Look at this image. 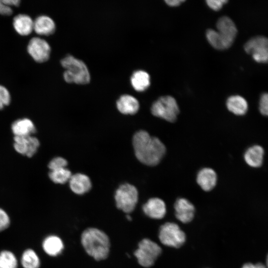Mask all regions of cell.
Returning <instances> with one entry per match:
<instances>
[{
    "label": "cell",
    "instance_id": "1",
    "mask_svg": "<svg viewBox=\"0 0 268 268\" xmlns=\"http://www.w3.org/2000/svg\"><path fill=\"white\" fill-rule=\"evenodd\" d=\"M133 145L137 159L148 166L158 164L166 152V147L162 141L143 130L134 134Z\"/></svg>",
    "mask_w": 268,
    "mask_h": 268
},
{
    "label": "cell",
    "instance_id": "2",
    "mask_svg": "<svg viewBox=\"0 0 268 268\" xmlns=\"http://www.w3.org/2000/svg\"><path fill=\"white\" fill-rule=\"evenodd\" d=\"M81 242L86 252L95 260H103L108 257L110 240L103 231L95 228H87L81 234Z\"/></svg>",
    "mask_w": 268,
    "mask_h": 268
},
{
    "label": "cell",
    "instance_id": "3",
    "mask_svg": "<svg viewBox=\"0 0 268 268\" xmlns=\"http://www.w3.org/2000/svg\"><path fill=\"white\" fill-rule=\"evenodd\" d=\"M65 68L64 72L65 80L69 83L85 84L90 81V75L85 64L72 55H68L61 61Z\"/></svg>",
    "mask_w": 268,
    "mask_h": 268
},
{
    "label": "cell",
    "instance_id": "4",
    "mask_svg": "<svg viewBox=\"0 0 268 268\" xmlns=\"http://www.w3.org/2000/svg\"><path fill=\"white\" fill-rule=\"evenodd\" d=\"M151 112L155 117L174 122L179 113V108L175 98L171 96H164L152 104Z\"/></svg>",
    "mask_w": 268,
    "mask_h": 268
},
{
    "label": "cell",
    "instance_id": "5",
    "mask_svg": "<svg viewBox=\"0 0 268 268\" xmlns=\"http://www.w3.org/2000/svg\"><path fill=\"white\" fill-rule=\"evenodd\" d=\"M138 196V191L134 186L128 183L121 185L115 193L117 207L127 213L132 212L137 203Z\"/></svg>",
    "mask_w": 268,
    "mask_h": 268
},
{
    "label": "cell",
    "instance_id": "6",
    "mask_svg": "<svg viewBox=\"0 0 268 268\" xmlns=\"http://www.w3.org/2000/svg\"><path fill=\"white\" fill-rule=\"evenodd\" d=\"M161 247L150 239H142L134 254L140 265L148 268L152 266L161 253Z\"/></svg>",
    "mask_w": 268,
    "mask_h": 268
},
{
    "label": "cell",
    "instance_id": "7",
    "mask_svg": "<svg viewBox=\"0 0 268 268\" xmlns=\"http://www.w3.org/2000/svg\"><path fill=\"white\" fill-rule=\"evenodd\" d=\"M159 238L165 246L179 248L185 242L186 235L176 223L166 222L159 228Z\"/></svg>",
    "mask_w": 268,
    "mask_h": 268
},
{
    "label": "cell",
    "instance_id": "8",
    "mask_svg": "<svg viewBox=\"0 0 268 268\" xmlns=\"http://www.w3.org/2000/svg\"><path fill=\"white\" fill-rule=\"evenodd\" d=\"M245 51L252 56L254 61L268 63V38L257 36L250 39L244 46Z\"/></svg>",
    "mask_w": 268,
    "mask_h": 268
},
{
    "label": "cell",
    "instance_id": "9",
    "mask_svg": "<svg viewBox=\"0 0 268 268\" xmlns=\"http://www.w3.org/2000/svg\"><path fill=\"white\" fill-rule=\"evenodd\" d=\"M27 51L35 61L43 63L50 58L51 47L44 39L39 37H33L29 41Z\"/></svg>",
    "mask_w": 268,
    "mask_h": 268
},
{
    "label": "cell",
    "instance_id": "10",
    "mask_svg": "<svg viewBox=\"0 0 268 268\" xmlns=\"http://www.w3.org/2000/svg\"><path fill=\"white\" fill-rule=\"evenodd\" d=\"M216 30L230 48L237 34V29L233 20L227 16L220 17L217 22Z\"/></svg>",
    "mask_w": 268,
    "mask_h": 268
},
{
    "label": "cell",
    "instance_id": "11",
    "mask_svg": "<svg viewBox=\"0 0 268 268\" xmlns=\"http://www.w3.org/2000/svg\"><path fill=\"white\" fill-rule=\"evenodd\" d=\"M14 148L19 153L31 157L36 152L40 143L31 135L14 137Z\"/></svg>",
    "mask_w": 268,
    "mask_h": 268
},
{
    "label": "cell",
    "instance_id": "12",
    "mask_svg": "<svg viewBox=\"0 0 268 268\" xmlns=\"http://www.w3.org/2000/svg\"><path fill=\"white\" fill-rule=\"evenodd\" d=\"M175 216L181 222L187 223L191 222L194 217L195 208L192 203L185 198H179L174 203Z\"/></svg>",
    "mask_w": 268,
    "mask_h": 268
},
{
    "label": "cell",
    "instance_id": "13",
    "mask_svg": "<svg viewBox=\"0 0 268 268\" xmlns=\"http://www.w3.org/2000/svg\"><path fill=\"white\" fill-rule=\"evenodd\" d=\"M142 210L147 216L153 219H161L166 213V206L164 201L158 198L149 199L143 204Z\"/></svg>",
    "mask_w": 268,
    "mask_h": 268
},
{
    "label": "cell",
    "instance_id": "14",
    "mask_svg": "<svg viewBox=\"0 0 268 268\" xmlns=\"http://www.w3.org/2000/svg\"><path fill=\"white\" fill-rule=\"evenodd\" d=\"M217 175L211 168H204L198 172L197 176V182L204 191H210L216 185Z\"/></svg>",
    "mask_w": 268,
    "mask_h": 268
},
{
    "label": "cell",
    "instance_id": "15",
    "mask_svg": "<svg viewBox=\"0 0 268 268\" xmlns=\"http://www.w3.org/2000/svg\"><path fill=\"white\" fill-rule=\"evenodd\" d=\"M68 181L71 190L76 194L82 195L89 191L91 188L89 178L82 173L71 175Z\"/></svg>",
    "mask_w": 268,
    "mask_h": 268
},
{
    "label": "cell",
    "instance_id": "16",
    "mask_svg": "<svg viewBox=\"0 0 268 268\" xmlns=\"http://www.w3.org/2000/svg\"><path fill=\"white\" fill-rule=\"evenodd\" d=\"M116 105L119 111L125 115L135 114L139 108L138 100L129 94L122 95L117 100Z\"/></svg>",
    "mask_w": 268,
    "mask_h": 268
},
{
    "label": "cell",
    "instance_id": "17",
    "mask_svg": "<svg viewBox=\"0 0 268 268\" xmlns=\"http://www.w3.org/2000/svg\"><path fill=\"white\" fill-rule=\"evenodd\" d=\"M264 150L259 145H253L246 149L244 154L246 163L250 167L258 168L263 162Z\"/></svg>",
    "mask_w": 268,
    "mask_h": 268
},
{
    "label": "cell",
    "instance_id": "18",
    "mask_svg": "<svg viewBox=\"0 0 268 268\" xmlns=\"http://www.w3.org/2000/svg\"><path fill=\"white\" fill-rule=\"evenodd\" d=\"M44 251L48 255L56 257L63 252L64 245L62 239L56 235H51L44 238L42 244Z\"/></svg>",
    "mask_w": 268,
    "mask_h": 268
},
{
    "label": "cell",
    "instance_id": "19",
    "mask_svg": "<svg viewBox=\"0 0 268 268\" xmlns=\"http://www.w3.org/2000/svg\"><path fill=\"white\" fill-rule=\"evenodd\" d=\"M55 29L54 21L48 16H39L34 21L33 30L38 35L48 36L52 34Z\"/></svg>",
    "mask_w": 268,
    "mask_h": 268
},
{
    "label": "cell",
    "instance_id": "20",
    "mask_svg": "<svg viewBox=\"0 0 268 268\" xmlns=\"http://www.w3.org/2000/svg\"><path fill=\"white\" fill-rule=\"evenodd\" d=\"M11 130L16 136L31 135L36 132L35 127L31 120L23 118L15 121L11 125Z\"/></svg>",
    "mask_w": 268,
    "mask_h": 268
},
{
    "label": "cell",
    "instance_id": "21",
    "mask_svg": "<svg viewBox=\"0 0 268 268\" xmlns=\"http://www.w3.org/2000/svg\"><path fill=\"white\" fill-rule=\"evenodd\" d=\"M34 21L28 15L19 14L14 17L13 26L15 30L22 36L29 35L33 30Z\"/></svg>",
    "mask_w": 268,
    "mask_h": 268
},
{
    "label": "cell",
    "instance_id": "22",
    "mask_svg": "<svg viewBox=\"0 0 268 268\" xmlns=\"http://www.w3.org/2000/svg\"><path fill=\"white\" fill-rule=\"evenodd\" d=\"M226 106L230 112L237 116L246 114L248 109L246 100L238 95L230 96L227 100Z\"/></svg>",
    "mask_w": 268,
    "mask_h": 268
},
{
    "label": "cell",
    "instance_id": "23",
    "mask_svg": "<svg viewBox=\"0 0 268 268\" xmlns=\"http://www.w3.org/2000/svg\"><path fill=\"white\" fill-rule=\"evenodd\" d=\"M131 83L135 90L138 92L144 91L150 86V76L144 70H136L131 76Z\"/></svg>",
    "mask_w": 268,
    "mask_h": 268
},
{
    "label": "cell",
    "instance_id": "24",
    "mask_svg": "<svg viewBox=\"0 0 268 268\" xmlns=\"http://www.w3.org/2000/svg\"><path fill=\"white\" fill-rule=\"evenodd\" d=\"M20 263L23 268H39L41 265L39 256L32 249H27L23 251Z\"/></svg>",
    "mask_w": 268,
    "mask_h": 268
},
{
    "label": "cell",
    "instance_id": "25",
    "mask_svg": "<svg viewBox=\"0 0 268 268\" xmlns=\"http://www.w3.org/2000/svg\"><path fill=\"white\" fill-rule=\"evenodd\" d=\"M18 260L14 254L9 250L0 252V268H17Z\"/></svg>",
    "mask_w": 268,
    "mask_h": 268
},
{
    "label": "cell",
    "instance_id": "26",
    "mask_svg": "<svg viewBox=\"0 0 268 268\" xmlns=\"http://www.w3.org/2000/svg\"><path fill=\"white\" fill-rule=\"evenodd\" d=\"M206 37L210 45L215 49L223 50L229 48L216 30H207Z\"/></svg>",
    "mask_w": 268,
    "mask_h": 268
},
{
    "label": "cell",
    "instance_id": "27",
    "mask_svg": "<svg viewBox=\"0 0 268 268\" xmlns=\"http://www.w3.org/2000/svg\"><path fill=\"white\" fill-rule=\"evenodd\" d=\"M71 175V172L66 167L50 170L49 173V176L53 182L62 184L68 181Z\"/></svg>",
    "mask_w": 268,
    "mask_h": 268
},
{
    "label": "cell",
    "instance_id": "28",
    "mask_svg": "<svg viewBox=\"0 0 268 268\" xmlns=\"http://www.w3.org/2000/svg\"><path fill=\"white\" fill-rule=\"evenodd\" d=\"M259 110L262 115L268 117V93L261 94L259 102Z\"/></svg>",
    "mask_w": 268,
    "mask_h": 268
},
{
    "label": "cell",
    "instance_id": "29",
    "mask_svg": "<svg viewBox=\"0 0 268 268\" xmlns=\"http://www.w3.org/2000/svg\"><path fill=\"white\" fill-rule=\"evenodd\" d=\"M10 102V95L8 90L3 86L0 85V110L7 106Z\"/></svg>",
    "mask_w": 268,
    "mask_h": 268
},
{
    "label": "cell",
    "instance_id": "30",
    "mask_svg": "<svg viewBox=\"0 0 268 268\" xmlns=\"http://www.w3.org/2000/svg\"><path fill=\"white\" fill-rule=\"evenodd\" d=\"M67 164V161L62 157L53 158L49 163L48 167L50 170L65 168Z\"/></svg>",
    "mask_w": 268,
    "mask_h": 268
},
{
    "label": "cell",
    "instance_id": "31",
    "mask_svg": "<svg viewBox=\"0 0 268 268\" xmlns=\"http://www.w3.org/2000/svg\"><path fill=\"white\" fill-rule=\"evenodd\" d=\"M10 224V218L7 213L0 208V232L7 228Z\"/></svg>",
    "mask_w": 268,
    "mask_h": 268
},
{
    "label": "cell",
    "instance_id": "32",
    "mask_svg": "<svg viewBox=\"0 0 268 268\" xmlns=\"http://www.w3.org/2000/svg\"><path fill=\"white\" fill-rule=\"evenodd\" d=\"M207 5L214 10H219L228 0H205Z\"/></svg>",
    "mask_w": 268,
    "mask_h": 268
},
{
    "label": "cell",
    "instance_id": "33",
    "mask_svg": "<svg viewBox=\"0 0 268 268\" xmlns=\"http://www.w3.org/2000/svg\"><path fill=\"white\" fill-rule=\"evenodd\" d=\"M12 13L11 6H9L0 0V14L3 15H10Z\"/></svg>",
    "mask_w": 268,
    "mask_h": 268
},
{
    "label": "cell",
    "instance_id": "34",
    "mask_svg": "<svg viewBox=\"0 0 268 268\" xmlns=\"http://www.w3.org/2000/svg\"><path fill=\"white\" fill-rule=\"evenodd\" d=\"M241 268H267L266 265L261 263L253 264L248 263L245 264Z\"/></svg>",
    "mask_w": 268,
    "mask_h": 268
},
{
    "label": "cell",
    "instance_id": "35",
    "mask_svg": "<svg viewBox=\"0 0 268 268\" xmlns=\"http://www.w3.org/2000/svg\"><path fill=\"white\" fill-rule=\"evenodd\" d=\"M165 2L170 6H177L183 2L185 0H164Z\"/></svg>",
    "mask_w": 268,
    "mask_h": 268
},
{
    "label": "cell",
    "instance_id": "36",
    "mask_svg": "<svg viewBox=\"0 0 268 268\" xmlns=\"http://www.w3.org/2000/svg\"><path fill=\"white\" fill-rule=\"evenodd\" d=\"M1 2L4 4L11 6H18L20 2V0H0Z\"/></svg>",
    "mask_w": 268,
    "mask_h": 268
},
{
    "label": "cell",
    "instance_id": "37",
    "mask_svg": "<svg viewBox=\"0 0 268 268\" xmlns=\"http://www.w3.org/2000/svg\"><path fill=\"white\" fill-rule=\"evenodd\" d=\"M266 266L267 268H268V254L267 255V258H266Z\"/></svg>",
    "mask_w": 268,
    "mask_h": 268
},
{
    "label": "cell",
    "instance_id": "38",
    "mask_svg": "<svg viewBox=\"0 0 268 268\" xmlns=\"http://www.w3.org/2000/svg\"><path fill=\"white\" fill-rule=\"evenodd\" d=\"M127 218L129 220H132L131 217L129 215H127Z\"/></svg>",
    "mask_w": 268,
    "mask_h": 268
}]
</instances>
